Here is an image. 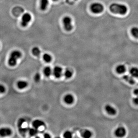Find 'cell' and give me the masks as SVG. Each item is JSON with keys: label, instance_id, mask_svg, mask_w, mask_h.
I'll use <instances>...</instances> for the list:
<instances>
[{"label": "cell", "instance_id": "obj_21", "mask_svg": "<svg viewBox=\"0 0 138 138\" xmlns=\"http://www.w3.org/2000/svg\"><path fill=\"white\" fill-rule=\"evenodd\" d=\"M29 133L30 136H34L36 135L39 133L38 129L33 128H29Z\"/></svg>", "mask_w": 138, "mask_h": 138}, {"label": "cell", "instance_id": "obj_6", "mask_svg": "<svg viewBox=\"0 0 138 138\" xmlns=\"http://www.w3.org/2000/svg\"><path fill=\"white\" fill-rule=\"evenodd\" d=\"M114 134L115 136L118 137H123L126 135V129L123 127H119L115 130Z\"/></svg>", "mask_w": 138, "mask_h": 138}, {"label": "cell", "instance_id": "obj_1", "mask_svg": "<svg viewBox=\"0 0 138 138\" xmlns=\"http://www.w3.org/2000/svg\"><path fill=\"white\" fill-rule=\"evenodd\" d=\"M109 10L112 13L124 15L128 11V7L125 5L119 3H114L109 6Z\"/></svg>", "mask_w": 138, "mask_h": 138}, {"label": "cell", "instance_id": "obj_26", "mask_svg": "<svg viewBox=\"0 0 138 138\" xmlns=\"http://www.w3.org/2000/svg\"><path fill=\"white\" fill-rule=\"evenodd\" d=\"M41 78V76L40 74L39 73H36L34 76V80L35 82H39Z\"/></svg>", "mask_w": 138, "mask_h": 138}, {"label": "cell", "instance_id": "obj_15", "mask_svg": "<svg viewBox=\"0 0 138 138\" xmlns=\"http://www.w3.org/2000/svg\"><path fill=\"white\" fill-rule=\"evenodd\" d=\"M43 73L46 77H50L53 74V70L50 66H46L43 70Z\"/></svg>", "mask_w": 138, "mask_h": 138}, {"label": "cell", "instance_id": "obj_29", "mask_svg": "<svg viewBox=\"0 0 138 138\" xmlns=\"http://www.w3.org/2000/svg\"><path fill=\"white\" fill-rule=\"evenodd\" d=\"M133 102L135 105H138V96H136L135 98H134L133 99Z\"/></svg>", "mask_w": 138, "mask_h": 138}, {"label": "cell", "instance_id": "obj_18", "mask_svg": "<svg viewBox=\"0 0 138 138\" xmlns=\"http://www.w3.org/2000/svg\"><path fill=\"white\" fill-rule=\"evenodd\" d=\"M130 73L134 78H138V68L136 67H133L130 70Z\"/></svg>", "mask_w": 138, "mask_h": 138}, {"label": "cell", "instance_id": "obj_12", "mask_svg": "<svg viewBox=\"0 0 138 138\" xmlns=\"http://www.w3.org/2000/svg\"><path fill=\"white\" fill-rule=\"evenodd\" d=\"M49 4V0H40V9L41 10L45 11L48 8Z\"/></svg>", "mask_w": 138, "mask_h": 138}, {"label": "cell", "instance_id": "obj_8", "mask_svg": "<svg viewBox=\"0 0 138 138\" xmlns=\"http://www.w3.org/2000/svg\"><path fill=\"white\" fill-rule=\"evenodd\" d=\"M12 134V130L9 128H3L0 130V135L2 137L10 136Z\"/></svg>", "mask_w": 138, "mask_h": 138}, {"label": "cell", "instance_id": "obj_19", "mask_svg": "<svg viewBox=\"0 0 138 138\" xmlns=\"http://www.w3.org/2000/svg\"><path fill=\"white\" fill-rule=\"evenodd\" d=\"M43 59L46 63H50L52 60V56L50 54L45 53L43 55Z\"/></svg>", "mask_w": 138, "mask_h": 138}, {"label": "cell", "instance_id": "obj_27", "mask_svg": "<svg viewBox=\"0 0 138 138\" xmlns=\"http://www.w3.org/2000/svg\"><path fill=\"white\" fill-rule=\"evenodd\" d=\"M25 120L23 118L20 119L18 120V123H17V125H18V127L19 128H21L22 125L25 123Z\"/></svg>", "mask_w": 138, "mask_h": 138}, {"label": "cell", "instance_id": "obj_9", "mask_svg": "<svg viewBox=\"0 0 138 138\" xmlns=\"http://www.w3.org/2000/svg\"><path fill=\"white\" fill-rule=\"evenodd\" d=\"M74 97L73 95L70 94H68L66 95L64 97L63 100L66 104H71L74 103Z\"/></svg>", "mask_w": 138, "mask_h": 138}, {"label": "cell", "instance_id": "obj_10", "mask_svg": "<svg viewBox=\"0 0 138 138\" xmlns=\"http://www.w3.org/2000/svg\"><path fill=\"white\" fill-rule=\"evenodd\" d=\"M105 111L106 113L108 114L111 115H115L117 113L116 110L113 107L110 105H107L105 106Z\"/></svg>", "mask_w": 138, "mask_h": 138}, {"label": "cell", "instance_id": "obj_20", "mask_svg": "<svg viewBox=\"0 0 138 138\" xmlns=\"http://www.w3.org/2000/svg\"><path fill=\"white\" fill-rule=\"evenodd\" d=\"M92 132L88 130H84L81 134V136L84 138H89L92 136Z\"/></svg>", "mask_w": 138, "mask_h": 138}, {"label": "cell", "instance_id": "obj_24", "mask_svg": "<svg viewBox=\"0 0 138 138\" xmlns=\"http://www.w3.org/2000/svg\"><path fill=\"white\" fill-rule=\"evenodd\" d=\"M64 137L65 138H71L73 137V134L71 131L69 130L65 131L63 134Z\"/></svg>", "mask_w": 138, "mask_h": 138}, {"label": "cell", "instance_id": "obj_31", "mask_svg": "<svg viewBox=\"0 0 138 138\" xmlns=\"http://www.w3.org/2000/svg\"><path fill=\"white\" fill-rule=\"evenodd\" d=\"M134 93L136 96H138V89H135L134 90Z\"/></svg>", "mask_w": 138, "mask_h": 138}, {"label": "cell", "instance_id": "obj_14", "mask_svg": "<svg viewBox=\"0 0 138 138\" xmlns=\"http://www.w3.org/2000/svg\"><path fill=\"white\" fill-rule=\"evenodd\" d=\"M134 78L132 76H129L128 75H125L123 77V78L125 81L131 84H133L135 83V81Z\"/></svg>", "mask_w": 138, "mask_h": 138}, {"label": "cell", "instance_id": "obj_30", "mask_svg": "<svg viewBox=\"0 0 138 138\" xmlns=\"http://www.w3.org/2000/svg\"><path fill=\"white\" fill-rule=\"evenodd\" d=\"M44 137L45 138L51 137L50 135L48 133H46L44 134Z\"/></svg>", "mask_w": 138, "mask_h": 138}, {"label": "cell", "instance_id": "obj_28", "mask_svg": "<svg viewBox=\"0 0 138 138\" xmlns=\"http://www.w3.org/2000/svg\"><path fill=\"white\" fill-rule=\"evenodd\" d=\"M6 91V88L4 87V86L2 85H1V86H0V91L1 93H4Z\"/></svg>", "mask_w": 138, "mask_h": 138}, {"label": "cell", "instance_id": "obj_23", "mask_svg": "<svg viewBox=\"0 0 138 138\" xmlns=\"http://www.w3.org/2000/svg\"><path fill=\"white\" fill-rule=\"evenodd\" d=\"M64 75L65 77L66 78L69 79L70 78L73 76V73L70 70H67L65 71Z\"/></svg>", "mask_w": 138, "mask_h": 138}, {"label": "cell", "instance_id": "obj_5", "mask_svg": "<svg viewBox=\"0 0 138 138\" xmlns=\"http://www.w3.org/2000/svg\"><path fill=\"white\" fill-rule=\"evenodd\" d=\"M90 9L94 14H100L103 11L104 6L100 3L95 2L93 3L90 6Z\"/></svg>", "mask_w": 138, "mask_h": 138}, {"label": "cell", "instance_id": "obj_13", "mask_svg": "<svg viewBox=\"0 0 138 138\" xmlns=\"http://www.w3.org/2000/svg\"><path fill=\"white\" fill-rule=\"evenodd\" d=\"M17 88L20 89H23L27 87L28 83L25 81L19 80L17 83Z\"/></svg>", "mask_w": 138, "mask_h": 138}, {"label": "cell", "instance_id": "obj_2", "mask_svg": "<svg viewBox=\"0 0 138 138\" xmlns=\"http://www.w3.org/2000/svg\"><path fill=\"white\" fill-rule=\"evenodd\" d=\"M22 56L21 52L19 50H14L10 54L8 60V65L13 67L16 65L18 60Z\"/></svg>", "mask_w": 138, "mask_h": 138}, {"label": "cell", "instance_id": "obj_25", "mask_svg": "<svg viewBox=\"0 0 138 138\" xmlns=\"http://www.w3.org/2000/svg\"><path fill=\"white\" fill-rule=\"evenodd\" d=\"M29 128H19V132L22 135H25L26 134L27 132H29Z\"/></svg>", "mask_w": 138, "mask_h": 138}, {"label": "cell", "instance_id": "obj_22", "mask_svg": "<svg viewBox=\"0 0 138 138\" xmlns=\"http://www.w3.org/2000/svg\"><path fill=\"white\" fill-rule=\"evenodd\" d=\"M131 34L136 39H138V27H134L131 29Z\"/></svg>", "mask_w": 138, "mask_h": 138}, {"label": "cell", "instance_id": "obj_34", "mask_svg": "<svg viewBox=\"0 0 138 138\" xmlns=\"http://www.w3.org/2000/svg\"><path fill=\"white\" fill-rule=\"evenodd\" d=\"M137 78L138 79V78Z\"/></svg>", "mask_w": 138, "mask_h": 138}, {"label": "cell", "instance_id": "obj_3", "mask_svg": "<svg viewBox=\"0 0 138 138\" xmlns=\"http://www.w3.org/2000/svg\"><path fill=\"white\" fill-rule=\"evenodd\" d=\"M63 25L64 29L66 31H70L73 30V23H72V18L69 16H66L63 18Z\"/></svg>", "mask_w": 138, "mask_h": 138}, {"label": "cell", "instance_id": "obj_16", "mask_svg": "<svg viewBox=\"0 0 138 138\" xmlns=\"http://www.w3.org/2000/svg\"><path fill=\"white\" fill-rule=\"evenodd\" d=\"M116 72L119 74H123L126 71V68L124 65H120L118 66L115 69Z\"/></svg>", "mask_w": 138, "mask_h": 138}, {"label": "cell", "instance_id": "obj_11", "mask_svg": "<svg viewBox=\"0 0 138 138\" xmlns=\"http://www.w3.org/2000/svg\"><path fill=\"white\" fill-rule=\"evenodd\" d=\"M33 128L38 129L41 126L45 125V123L44 121L39 119H36L34 120L32 123Z\"/></svg>", "mask_w": 138, "mask_h": 138}, {"label": "cell", "instance_id": "obj_4", "mask_svg": "<svg viewBox=\"0 0 138 138\" xmlns=\"http://www.w3.org/2000/svg\"><path fill=\"white\" fill-rule=\"evenodd\" d=\"M32 16L30 13L26 12L22 15L21 19V25L23 27H26L31 21Z\"/></svg>", "mask_w": 138, "mask_h": 138}, {"label": "cell", "instance_id": "obj_33", "mask_svg": "<svg viewBox=\"0 0 138 138\" xmlns=\"http://www.w3.org/2000/svg\"><path fill=\"white\" fill-rule=\"evenodd\" d=\"M75 1H78V0H75Z\"/></svg>", "mask_w": 138, "mask_h": 138}, {"label": "cell", "instance_id": "obj_17", "mask_svg": "<svg viewBox=\"0 0 138 138\" xmlns=\"http://www.w3.org/2000/svg\"><path fill=\"white\" fill-rule=\"evenodd\" d=\"M31 52H32V54L33 55L36 56V57H38V56H39L41 54V53L40 49L39 47H37V46L34 47L31 50Z\"/></svg>", "mask_w": 138, "mask_h": 138}, {"label": "cell", "instance_id": "obj_32", "mask_svg": "<svg viewBox=\"0 0 138 138\" xmlns=\"http://www.w3.org/2000/svg\"><path fill=\"white\" fill-rule=\"evenodd\" d=\"M53 1L56 2L57 1H59V0H52Z\"/></svg>", "mask_w": 138, "mask_h": 138}, {"label": "cell", "instance_id": "obj_7", "mask_svg": "<svg viewBox=\"0 0 138 138\" xmlns=\"http://www.w3.org/2000/svg\"><path fill=\"white\" fill-rule=\"evenodd\" d=\"M63 69L60 66H55L53 70V74L55 78H60L63 75Z\"/></svg>", "mask_w": 138, "mask_h": 138}]
</instances>
